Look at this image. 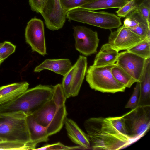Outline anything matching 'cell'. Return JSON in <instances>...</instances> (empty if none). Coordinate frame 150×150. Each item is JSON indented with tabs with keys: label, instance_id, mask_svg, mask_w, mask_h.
Instances as JSON below:
<instances>
[{
	"label": "cell",
	"instance_id": "cell-1",
	"mask_svg": "<svg viewBox=\"0 0 150 150\" xmlns=\"http://www.w3.org/2000/svg\"><path fill=\"white\" fill-rule=\"evenodd\" d=\"M84 126L92 150L121 149L138 140L118 130L109 117L89 118L85 121Z\"/></svg>",
	"mask_w": 150,
	"mask_h": 150
},
{
	"label": "cell",
	"instance_id": "cell-2",
	"mask_svg": "<svg viewBox=\"0 0 150 150\" xmlns=\"http://www.w3.org/2000/svg\"><path fill=\"white\" fill-rule=\"evenodd\" d=\"M67 99L62 86H56L52 98L32 115L38 123L46 128L49 136L59 132L64 124Z\"/></svg>",
	"mask_w": 150,
	"mask_h": 150
},
{
	"label": "cell",
	"instance_id": "cell-3",
	"mask_svg": "<svg viewBox=\"0 0 150 150\" xmlns=\"http://www.w3.org/2000/svg\"><path fill=\"white\" fill-rule=\"evenodd\" d=\"M54 90V86L41 84L28 89L12 101L0 105V113L21 111L32 115L52 98Z\"/></svg>",
	"mask_w": 150,
	"mask_h": 150
},
{
	"label": "cell",
	"instance_id": "cell-4",
	"mask_svg": "<svg viewBox=\"0 0 150 150\" xmlns=\"http://www.w3.org/2000/svg\"><path fill=\"white\" fill-rule=\"evenodd\" d=\"M27 116L21 111L0 113V138L26 144L30 142Z\"/></svg>",
	"mask_w": 150,
	"mask_h": 150
},
{
	"label": "cell",
	"instance_id": "cell-5",
	"mask_svg": "<svg viewBox=\"0 0 150 150\" xmlns=\"http://www.w3.org/2000/svg\"><path fill=\"white\" fill-rule=\"evenodd\" d=\"M115 64L100 67L93 65L89 67L86 71V77L91 89L102 93H112L125 91L126 87L114 78L111 72Z\"/></svg>",
	"mask_w": 150,
	"mask_h": 150
},
{
	"label": "cell",
	"instance_id": "cell-6",
	"mask_svg": "<svg viewBox=\"0 0 150 150\" xmlns=\"http://www.w3.org/2000/svg\"><path fill=\"white\" fill-rule=\"evenodd\" d=\"M66 18L69 21L87 24L102 28H117L122 25L120 18L114 13L104 11L95 12L81 8L68 11Z\"/></svg>",
	"mask_w": 150,
	"mask_h": 150
},
{
	"label": "cell",
	"instance_id": "cell-7",
	"mask_svg": "<svg viewBox=\"0 0 150 150\" xmlns=\"http://www.w3.org/2000/svg\"><path fill=\"white\" fill-rule=\"evenodd\" d=\"M127 134L139 140L150 127V105H139L122 115Z\"/></svg>",
	"mask_w": 150,
	"mask_h": 150
},
{
	"label": "cell",
	"instance_id": "cell-8",
	"mask_svg": "<svg viewBox=\"0 0 150 150\" xmlns=\"http://www.w3.org/2000/svg\"><path fill=\"white\" fill-rule=\"evenodd\" d=\"M87 59L79 56L75 64L64 76L61 84L67 98L78 95L87 70Z\"/></svg>",
	"mask_w": 150,
	"mask_h": 150
},
{
	"label": "cell",
	"instance_id": "cell-9",
	"mask_svg": "<svg viewBox=\"0 0 150 150\" xmlns=\"http://www.w3.org/2000/svg\"><path fill=\"white\" fill-rule=\"evenodd\" d=\"M73 29L76 49L86 56L96 53L99 41L97 31L82 26H75Z\"/></svg>",
	"mask_w": 150,
	"mask_h": 150
},
{
	"label": "cell",
	"instance_id": "cell-10",
	"mask_svg": "<svg viewBox=\"0 0 150 150\" xmlns=\"http://www.w3.org/2000/svg\"><path fill=\"white\" fill-rule=\"evenodd\" d=\"M26 42L33 51L45 56L47 54L43 21L37 18L31 19L27 23L25 31Z\"/></svg>",
	"mask_w": 150,
	"mask_h": 150
},
{
	"label": "cell",
	"instance_id": "cell-11",
	"mask_svg": "<svg viewBox=\"0 0 150 150\" xmlns=\"http://www.w3.org/2000/svg\"><path fill=\"white\" fill-rule=\"evenodd\" d=\"M127 50L119 53L116 64L140 82L144 72L147 60Z\"/></svg>",
	"mask_w": 150,
	"mask_h": 150
},
{
	"label": "cell",
	"instance_id": "cell-12",
	"mask_svg": "<svg viewBox=\"0 0 150 150\" xmlns=\"http://www.w3.org/2000/svg\"><path fill=\"white\" fill-rule=\"evenodd\" d=\"M46 27L52 31L62 28L65 22L66 13L63 9L60 0H46L42 13Z\"/></svg>",
	"mask_w": 150,
	"mask_h": 150
},
{
	"label": "cell",
	"instance_id": "cell-13",
	"mask_svg": "<svg viewBox=\"0 0 150 150\" xmlns=\"http://www.w3.org/2000/svg\"><path fill=\"white\" fill-rule=\"evenodd\" d=\"M110 31L108 43L119 52L127 50L144 40L123 25L116 30Z\"/></svg>",
	"mask_w": 150,
	"mask_h": 150
},
{
	"label": "cell",
	"instance_id": "cell-14",
	"mask_svg": "<svg viewBox=\"0 0 150 150\" xmlns=\"http://www.w3.org/2000/svg\"><path fill=\"white\" fill-rule=\"evenodd\" d=\"M64 124L67 135L74 143L83 149H91L89 139L85 133L72 120L66 117Z\"/></svg>",
	"mask_w": 150,
	"mask_h": 150
},
{
	"label": "cell",
	"instance_id": "cell-15",
	"mask_svg": "<svg viewBox=\"0 0 150 150\" xmlns=\"http://www.w3.org/2000/svg\"><path fill=\"white\" fill-rule=\"evenodd\" d=\"M29 86L27 82H22L0 87V105L16 99L28 89Z\"/></svg>",
	"mask_w": 150,
	"mask_h": 150
},
{
	"label": "cell",
	"instance_id": "cell-16",
	"mask_svg": "<svg viewBox=\"0 0 150 150\" xmlns=\"http://www.w3.org/2000/svg\"><path fill=\"white\" fill-rule=\"evenodd\" d=\"M72 66L71 61L67 59H47L36 67L34 71L39 72L44 70H48L64 76Z\"/></svg>",
	"mask_w": 150,
	"mask_h": 150
},
{
	"label": "cell",
	"instance_id": "cell-17",
	"mask_svg": "<svg viewBox=\"0 0 150 150\" xmlns=\"http://www.w3.org/2000/svg\"><path fill=\"white\" fill-rule=\"evenodd\" d=\"M26 121L31 142L37 145L39 143L48 141L49 136L46 127L38 123L32 115L27 116Z\"/></svg>",
	"mask_w": 150,
	"mask_h": 150
},
{
	"label": "cell",
	"instance_id": "cell-18",
	"mask_svg": "<svg viewBox=\"0 0 150 150\" xmlns=\"http://www.w3.org/2000/svg\"><path fill=\"white\" fill-rule=\"evenodd\" d=\"M119 51L108 43L103 45L96 55L93 65L96 67L114 64L119 55Z\"/></svg>",
	"mask_w": 150,
	"mask_h": 150
},
{
	"label": "cell",
	"instance_id": "cell-19",
	"mask_svg": "<svg viewBox=\"0 0 150 150\" xmlns=\"http://www.w3.org/2000/svg\"><path fill=\"white\" fill-rule=\"evenodd\" d=\"M139 83L140 91L137 106L150 105V58L147 60L144 74Z\"/></svg>",
	"mask_w": 150,
	"mask_h": 150
},
{
	"label": "cell",
	"instance_id": "cell-20",
	"mask_svg": "<svg viewBox=\"0 0 150 150\" xmlns=\"http://www.w3.org/2000/svg\"><path fill=\"white\" fill-rule=\"evenodd\" d=\"M128 0H95L79 7L90 11L110 8H120Z\"/></svg>",
	"mask_w": 150,
	"mask_h": 150
},
{
	"label": "cell",
	"instance_id": "cell-21",
	"mask_svg": "<svg viewBox=\"0 0 150 150\" xmlns=\"http://www.w3.org/2000/svg\"><path fill=\"white\" fill-rule=\"evenodd\" d=\"M111 72L114 78L126 87L130 88L137 81L122 68L115 64Z\"/></svg>",
	"mask_w": 150,
	"mask_h": 150
},
{
	"label": "cell",
	"instance_id": "cell-22",
	"mask_svg": "<svg viewBox=\"0 0 150 150\" xmlns=\"http://www.w3.org/2000/svg\"><path fill=\"white\" fill-rule=\"evenodd\" d=\"M145 23L150 24L142 16L138 9L136 8L133 10L126 16L123 21V25L130 29Z\"/></svg>",
	"mask_w": 150,
	"mask_h": 150
},
{
	"label": "cell",
	"instance_id": "cell-23",
	"mask_svg": "<svg viewBox=\"0 0 150 150\" xmlns=\"http://www.w3.org/2000/svg\"><path fill=\"white\" fill-rule=\"evenodd\" d=\"M145 59L150 58V39L146 38L127 50Z\"/></svg>",
	"mask_w": 150,
	"mask_h": 150
},
{
	"label": "cell",
	"instance_id": "cell-24",
	"mask_svg": "<svg viewBox=\"0 0 150 150\" xmlns=\"http://www.w3.org/2000/svg\"><path fill=\"white\" fill-rule=\"evenodd\" d=\"M0 150H31L28 144L11 141L0 142Z\"/></svg>",
	"mask_w": 150,
	"mask_h": 150
},
{
	"label": "cell",
	"instance_id": "cell-25",
	"mask_svg": "<svg viewBox=\"0 0 150 150\" xmlns=\"http://www.w3.org/2000/svg\"><path fill=\"white\" fill-rule=\"evenodd\" d=\"M95 0H60L62 7L67 13L72 9L81 6Z\"/></svg>",
	"mask_w": 150,
	"mask_h": 150
},
{
	"label": "cell",
	"instance_id": "cell-26",
	"mask_svg": "<svg viewBox=\"0 0 150 150\" xmlns=\"http://www.w3.org/2000/svg\"><path fill=\"white\" fill-rule=\"evenodd\" d=\"M129 29L144 40L150 39V24L148 23H143Z\"/></svg>",
	"mask_w": 150,
	"mask_h": 150
},
{
	"label": "cell",
	"instance_id": "cell-27",
	"mask_svg": "<svg viewBox=\"0 0 150 150\" xmlns=\"http://www.w3.org/2000/svg\"><path fill=\"white\" fill-rule=\"evenodd\" d=\"M3 43L0 48V58L1 60H4L15 52L16 46L8 41H4Z\"/></svg>",
	"mask_w": 150,
	"mask_h": 150
},
{
	"label": "cell",
	"instance_id": "cell-28",
	"mask_svg": "<svg viewBox=\"0 0 150 150\" xmlns=\"http://www.w3.org/2000/svg\"><path fill=\"white\" fill-rule=\"evenodd\" d=\"M83 149L79 146H70L65 145L60 142H57L52 144L46 145L39 148L35 149L34 150H74Z\"/></svg>",
	"mask_w": 150,
	"mask_h": 150
},
{
	"label": "cell",
	"instance_id": "cell-29",
	"mask_svg": "<svg viewBox=\"0 0 150 150\" xmlns=\"http://www.w3.org/2000/svg\"><path fill=\"white\" fill-rule=\"evenodd\" d=\"M136 83L132 94L126 105L125 108L133 109L137 106L139 98L140 83L139 82Z\"/></svg>",
	"mask_w": 150,
	"mask_h": 150
},
{
	"label": "cell",
	"instance_id": "cell-30",
	"mask_svg": "<svg viewBox=\"0 0 150 150\" xmlns=\"http://www.w3.org/2000/svg\"><path fill=\"white\" fill-rule=\"evenodd\" d=\"M133 0H129L123 6L119 8L116 13L117 16L121 17H125L133 10L136 9Z\"/></svg>",
	"mask_w": 150,
	"mask_h": 150
},
{
	"label": "cell",
	"instance_id": "cell-31",
	"mask_svg": "<svg viewBox=\"0 0 150 150\" xmlns=\"http://www.w3.org/2000/svg\"><path fill=\"white\" fill-rule=\"evenodd\" d=\"M109 117L113 125L118 130L123 134L128 135L122 115L120 117Z\"/></svg>",
	"mask_w": 150,
	"mask_h": 150
},
{
	"label": "cell",
	"instance_id": "cell-32",
	"mask_svg": "<svg viewBox=\"0 0 150 150\" xmlns=\"http://www.w3.org/2000/svg\"><path fill=\"white\" fill-rule=\"evenodd\" d=\"M46 0H29V3L32 10L37 13H42Z\"/></svg>",
	"mask_w": 150,
	"mask_h": 150
},
{
	"label": "cell",
	"instance_id": "cell-33",
	"mask_svg": "<svg viewBox=\"0 0 150 150\" xmlns=\"http://www.w3.org/2000/svg\"><path fill=\"white\" fill-rule=\"evenodd\" d=\"M141 13L149 23L150 22V7H148L142 4L140 5L138 7Z\"/></svg>",
	"mask_w": 150,
	"mask_h": 150
},
{
	"label": "cell",
	"instance_id": "cell-34",
	"mask_svg": "<svg viewBox=\"0 0 150 150\" xmlns=\"http://www.w3.org/2000/svg\"><path fill=\"white\" fill-rule=\"evenodd\" d=\"M137 8L141 4H143L146 6L150 7V0H133Z\"/></svg>",
	"mask_w": 150,
	"mask_h": 150
},
{
	"label": "cell",
	"instance_id": "cell-35",
	"mask_svg": "<svg viewBox=\"0 0 150 150\" xmlns=\"http://www.w3.org/2000/svg\"><path fill=\"white\" fill-rule=\"evenodd\" d=\"M3 43H4L3 42L0 43V48L2 46V45H3Z\"/></svg>",
	"mask_w": 150,
	"mask_h": 150
},
{
	"label": "cell",
	"instance_id": "cell-36",
	"mask_svg": "<svg viewBox=\"0 0 150 150\" xmlns=\"http://www.w3.org/2000/svg\"><path fill=\"white\" fill-rule=\"evenodd\" d=\"M4 60H2V61H0V66L1 64L4 61Z\"/></svg>",
	"mask_w": 150,
	"mask_h": 150
},
{
	"label": "cell",
	"instance_id": "cell-37",
	"mask_svg": "<svg viewBox=\"0 0 150 150\" xmlns=\"http://www.w3.org/2000/svg\"><path fill=\"white\" fill-rule=\"evenodd\" d=\"M3 141V140L1 139V138H0V142Z\"/></svg>",
	"mask_w": 150,
	"mask_h": 150
},
{
	"label": "cell",
	"instance_id": "cell-38",
	"mask_svg": "<svg viewBox=\"0 0 150 150\" xmlns=\"http://www.w3.org/2000/svg\"><path fill=\"white\" fill-rule=\"evenodd\" d=\"M2 60H2L0 58V61H2Z\"/></svg>",
	"mask_w": 150,
	"mask_h": 150
}]
</instances>
